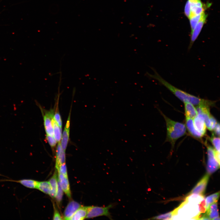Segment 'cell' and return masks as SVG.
Segmentation results:
<instances>
[{"label":"cell","instance_id":"obj_16","mask_svg":"<svg viewBox=\"0 0 220 220\" xmlns=\"http://www.w3.org/2000/svg\"><path fill=\"white\" fill-rule=\"evenodd\" d=\"M89 206H82L79 208L71 217L70 220H82L86 218Z\"/></svg>","mask_w":220,"mask_h":220},{"label":"cell","instance_id":"obj_10","mask_svg":"<svg viewBox=\"0 0 220 220\" xmlns=\"http://www.w3.org/2000/svg\"><path fill=\"white\" fill-rule=\"evenodd\" d=\"M82 206L78 202L72 200L66 207L64 212V219L69 220L76 211Z\"/></svg>","mask_w":220,"mask_h":220},{"label":"cell","instance_id":"obj_1","mask_svg":"<svg viewBox=\"0 0 220 220\" xmlns=\"http://www.w3.org/2000/svg\"><path fill=\"white\" fill-rule=\"evenodd\" d=\"M204 198L203 195L190 194L172 211L171 219H198L200 214L199 204Z\"/></svg>","mask_w":220,"mask_h":220},{"label":"cell","instance_id":"obj_32","mask_svg":"<svg viewBox=\"0 0 220 220\" xmlns=\"http://www.w3.org/2000/svg\"><path fill=\"white\" fill-rule=\"evenodd\" d=\"M210 120L211 124L210 131H213L215 126L217 122L215 118L211 115L210 117Z\"/></svg>","mask_w":220,"mask_h":220},{"label":"cell","instance_id":"obj_9","mask_svg":"<svg viewBox=\"0 0 220 220\" xmlns=\"http://www.w3.org/2000/svg\"><path fill=\"white\" fill-rule=\"evenodd\" d=\"M209 106L207 105H200L196 106V109L198 114H201L203 116L206 127L210 131L211 115Z\"/></svg>","mask_w":220,"mask_h":220},{"label":"cell","instance_id":"obj_21","mask_svg":"<svg viewBox=\"0 0 220 220\" xmlns=\"http://www.w3.org/2000/svg\"><path fill=\"white\" fill-rule=\"evenodd\" d=\"M25 187L31 189H36L38 181L31 179H22L15 181Z\"/></svg>","mask_w":220,"mask_h":220},{"label":"cell","instance_id":"obj_4","mask_svg":"<svg viewBox=\"0 0 220 220\" xmlns=\"http://www.w3.org/2000/svg\"><path fill=\"white\" fill-rule=\"evenodd\" d=\"M113 204H110L106 207L89 206L88 211L86 218H90L104 216L112 219V216L109 211V210L113 207Z\"/></svg>","mask_w":220,"mask_h":220},{"label":"cell","instance_id":"obj_17","mask_svg":"<svg viewBox=\"0 0 220 220\" xmlns=\"http://www.w3.org/2000/svg\"><path fill=\"white\" fill-rule=\"evenodd\" d=\"M184 104L185 117L194 119L198 114L196 108L190 103L185 102Z\"/></svg>","mask_w":220,"mask_h":220},{"label":"cell","instance_id":"obj_22","mask_svg":"<svg viewBox=\"0 0 220 220\" xmlns=\"http://www.w3.org/2000/svg\"><path fill=\"white\" fill-rule=\"evenodd\" d=\"M206 15L205 13L197 15L191 16L189 19L191 28V32L192 31L198 22Z\"/></svg>","mask_w":220,"mask_h":220},{"label":"cell","instance_id":"obj_35","mask_svg":"<svg viewBox=\"0 0 220 220\" xmlns=\"http://www.w3.org/2000/svg\"><path fill=\"white\" fill-rule=\"evenodd\" d=\"M191 2H194L197 1L198 0H189Z\"/></svg>","mask_w":220,"mask_h":220},{"label":"cell","instance_id":"obj_7","mask_svg":"<svg viewBox=\"0 0 220 220\" xmlns=\"http://www.w3.org/2000/svg\"><path fill=\"white\" fill-rule=\"evenodd\" d=\"M207 15L204 16L197 24L193 30L191 32L190 41L188 47L190 50L199 35L205 23Z\"/></svg>","mask_w":220,"mask_h":220},{"label":"cell","instance_id":"obj_25","mask_svg":"<svg viewBox=\"0 0 220 220\" xmlns=\"http://www.w3.org/2000/svg\"><path fill=\"white\" fill-rule=\"evenodd\" d=\"M209 139L214 147L215 149L218 152H220L219 137H215L213 135Z\"/></svg>","mask_w":220,"mask_h":220},{"label":"cell","instance_id":"obj_8","mask_svg":"<svg viewBox=\"0 0 220 220\" xmlns=\"http://www.w3.org/2000/svg\"><path fill=\"white\" fill-rule=\"evenodd\" d=\"M209 178V174H206L193 188L190 194H195L203 195L205 190Z\"/></svg>","mask_w":220,"mask_h":220},{"label":"cell","instance_id":"obj_18","mask_svg":"<svg viewBox=\"0 0 220 220\" xmlns=\"http://www.w3.org/2000/svg\"><path fill=\"white\" fill-rule=\"evenodd\" d=\"M49 182L51 185V190L50 195L52 198H55L58 191V180L56 173H54L50 178Z\"/></svg>","mask_w":220,"mask_h":220},{"label":"cell","instance_id":"obj_2","mask_svg":"<svg viewBox=\"0 0 220 220\" xmlns=\"http://www.w3.org/2000/svg\"><path fill=\"white\" fill-rule=\"evenodd\" d=\"M151 68L153 71V74L147 72L145 75L149 78L157 80L184 103L189 102L196 106L202 105L210 106L214 105L215 101L200 98L175 87L161 77L154 68L152 67Z\"/></svg>","mask_w":220,"mask_h":220},{"label":"cell","instance_id":"obj_3","mask_svg":"<svg viewBox=\"0 0 220 220\" xmlns=\"http://www.w3.org/2000/svg\"><path fill=\"white\" fill-rule=\"evenodd\" d=\"M166 123L167 136L166 141L169 142L173 147L177 140L185 135L186 133V128L183 123L173 121L162 112Z\"/></svg>","mask_w":220,"mask_h":220},{"label":"cell","instance_id":"obj_33","mask_svg":"<svg viewBox=\"0 0 220 220\" xmlns=\"http://www.w3.org/2000/svg\"><path fill=\"white\" fill-rule=\"evenodd\" d=\"M62 218L59 212L57 210L56 208L54 209V215L53 217V220H62Z\"/></svg>","mask_w":220,"mask_h":220},{"label":"cell","instance_id":"obj_12","mask_svg":"<svg viewBox=\"0 0 220 220\" xmlns=\"http://www.w3.org/2000/svg\"><path fill=\"white\" fill-rule=\"evenodd\" d=\"M58 182L63 191L68 197H71V192L68 177L58 173Z\"/></svg>","mask_w":220,"mask_h":220},{"label":"cell","instance_id":"obj_31","mask_svg":"<svg viewBox=\"0 0 220 220\" xmlns=\"http://www.w3.org/2000/svg\"><path fill=\"white\" fill-rule=\"evenodd\" d=\"M46 138L51 147H54L56 145L57 141L54 137L46 134Z\"/></svg>","mask_w":220,"mask_h":220},{"label":"cell","instance_id":"obj_13","mask_svg":"<svg viewBox=\"0 0 220 220\" xmlns=\"http://www.w3.org/2000/svg\"><path fill=\"white\" fill-rule=\"evenodd\" d=\"M186 127L190 134L194 138L200 139L204 136L195 128L193 119L186 118Z\"/></svg>","mask_w":220,"mask_h":220},{"label":"cell","instance_id":"obj_28","mask_svg":"<svg viewBox=\"0 0 220 220\" xmlns=\"http://www.w3.org/2000/svg\"><path fill=\"white\" fill-rule=\"evenodd\" d=\"M53 118L57 123L59 127L62 129V122L61 117L58 110H56L55 113H54Z\"/></svg>","mask_w":220,"mask_h":220},{"label":"cell","instance_id":"obj_27","mask_svg":"<svg viewBox=\"0 0 220 220\" xmlns=\"http://www.w3.org/2000/svg\"><path fill=\"white\" fill-rule=\"evenodd\" d=\"M184 13L186 16L189 19L191 15V3L189 0H188L185 4L184 8Z\"/></svg>","mask_w":220,"mask_h":220},{"label":"cell","instance_id":"obj_19","mask_svg":"<svg viewBox=\"0 0 220 220\" xmlns=\"http://www.w3.org/2000/svg\"><path fill=\"white\" fill-rule=\"evenodd\" d=\"M36 189L44 193L49 195L51 190L49 181L38 182Z\"/></svg>","mask_w":220,"mask_h":220},{"label":"cell","instance_id":"obj_14","mask_svg":"<svg viewBox=\"0 0 220 220\" xmlns=\"http://www.w3.org/2000/svg\"><path fill=\"white\" fill-rule=\"evenodd\" d=\"M193 120L196 129L203 136L205 135L206 131V127L202 115L198 114L194 118Z\"/></svg>","mask_w":220,"mask_h":220},{"label":"cell","instance_id":"obj_11","mask_svg":"<svg viewBox=\"0 0 220 220\" xmlns=\"http://www.w3.org/2000/svg\"><path fill=\"white\" fill-rule=\"evenodd\" d=\"M70 112L65 125L64 131L62 135L61 142L62 149L65 151L69 137Z\"/></svg>","mask_w":220,"mask_h":220},{"label":"cell","instance_id":"obj_26","mask_svg":"<svg viewBox=\"0 0 220 220\" xmlns=\"http://www.w3.org/2000/svg\"><path fill=\"white\" fill-rule=\"evenodd\" d=\"M172 216V211L165 214L159 215L148 219L164 220L171 219Z\"/></svg>","mask_w":220,"mask_h":220},{"label":"cell","instance_id":"obj_15","mask_svg":"<svg viewBox=\"0 0 220 220\" xmlns=\"http://www.w3.org/2000/svg\"><path fill=\"white\" fill-rule=\"evenodd\" d=\"M205 215L211 220H220L217 202L210 205L207 208Z\"/></svg>","mask_w":220,"mask_h":220},{"label":"cell","instance_id":"obj_24","mask_svg":"<svg viewBox=\"0 0 220 220\" xmlns=\"http://www.w3.org/2000/svg\"><path fill=\"white\" fill-rule=\"evenodd\" d=\"M65 151L62 149L61 153L60 156L56 157V167L57 170L60 166L62 164L65 163Z\"/></svg>","mask_w":220,"mask_h":220},{"label":"cell","instance_id":"obj_23","mask_svg":"<svg viewBox=\"0 0 220 220\" xmlns=\"http://www.w3.org/2000/svg\"><path fill=\"white\" fill-rule=\"evenodd\" d=\"M220 195L219 192L207 196L205 199L207 208L211 204L217 202Z\"/></svg>","mask_w":220,"mask_h":220},{"label":"cell","instance_id":"obj_5","mask_svg":"<svg viewBox=\"0 0 220 220\" xmlns=\"http://www.w3.org/2000/svg\"><path fill=\"white\" fill-rule=\"evenodd\" d=\"M208 161L207 170L208 174H211L219 168L220 163L216 159L214 149L210 146H207Z\"/></svg>","mask_w":220,"mask_h":220},{"label":"cell","instance_id":"obj_6","mask_svg":"<svg viewBox=\"0 0 220 220\" xmlns=\"http://www.w3.org/2000/svg\"><path fill=\"white\" fill-rule=\"evenodd\" d=\"M54 112L51 110L45 112L43 114L44 126L46 134L54 137L52 119L53 117Z\"/></svg>","mask_w":220,"mask_h":220},{"label":"cell","instance_id":"obj_20","mask_svg":"<svg viewBox=\"0 0 220 220\" xmlns=\"http://www.w3.org/2000/svg\"><path fill=\"white\" fill-rule=\"evenodd\" d=\"M52 124L53 129L54 137L57 142H60L62 136L61 129L53 118L52 119Z\"/></svg>","mask_w":220,"mask_h":220},{"label":"cell","instance_id":"obj_30","mask_svg":"<svg viewBox=\"0 0 220 220\" xmlns=\"http://www.w3.org/2000/svg\"><path fill=\"white\" fill-rule=\"evenodd\" d=\"M58 172L61 174L65 176L68 177L66 166L65 163L61 164L57 170Z\"/></svg>","mask_w":220,"mask_h":220},{"label":"cell","instance_id":"obj_34","mask_svg":"<svg viewBox=\"0 0 220 220\" xmlns=\"http://www.w3.org/2000/svg\"><path fill=\"white\" fill-rule=\"evenodd\" d=\"M215 134L219 137L220 135V124L219 123H217L214 129Z\"/></svg>","mask_w":220,"mask_h":220},{"label":"cell","instance_id":"obj_29","mask_svg":"<svg viewBox=\"0 0 220 220\" xmlns=\"http://www.w3.org/2000/svg\"><path fill=\"white\" fill-rule=\"evenodd\" d=\"M63 190L61 188L58 182V189L57 195L55 197L58 203H61L62 198L63 195Z\"/></svg>","mask_w":220,"mask_h":220}]
</instances>
